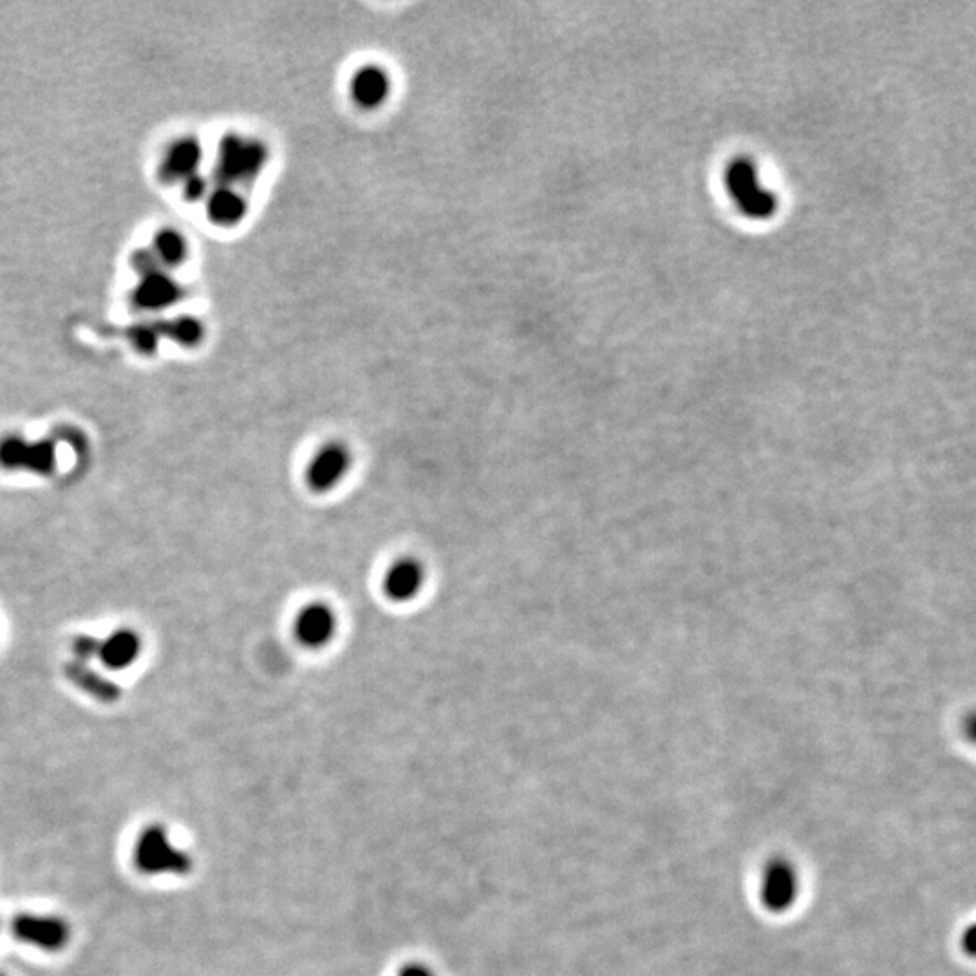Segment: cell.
Segmentation results:
<instances>
[{
    "label": "cell",
    "mask_w": 976,
    "mask_h": 976,
    "mask_svg": "<svg viewBox=\"0 0 976 976\" xmlns=\"http://www.w3.org/2000/svg\"><path fill=\"white\" fill-rule=\"evenodd\" d=\"M268 163L270 149L263 140L232 132L219 141L216 178L219 185L243 190L263 176Z\"/></svg>",
    "instance_id": "6da1fadb"
},
{
    "label": "cell",
    "mask_w": 976,
    "mask_h": 976,
    "mask_svg": "<svg viewBox=\"0 0 976 976\" xmlns=\"http://www.w3.org/2000/svg\"><path fill=\"white\" fill-rule=\"evenodd\" d=\"M132 859L138 872L143 875H176L183 877L192 872V857L172 843L169 830L163 825L145 826L136 837Z\"/></svg>",
    "instance_id": "7a4b0ae2"
},
{
    "label": "cell",
    "mask_w": 976,
    "mask_h": 976,
    "mask_svg": "<svg viewBox=\"0 0 976 976\" xmlns=\"http://www.w3.org/2000/svg\"><path fill=\"white\" fill-rule=\"evenodd\" d=\"M725 185L745 216L769 219L778 208L776 196L761 183L758 170L747 158H736L729 163L725 170Z\"/></svg>",
    "instance_id": "3957f363"
},
{
    "label": "cell",
    "mask_w": 976,
    "mask_h": 976,
    "mask_svg": "<svg viewBox=\"0 0 976 976\" xmlns=\"http://www.w3.org/2000/svg\"><path fill=\"white\" fill-rule=\"evenodd\" d=\"M355 456L348 443L329 440L313 452L304 467V483L313 494H331L348 479Z\"/></svg>",
    "instance_id": "277c9868"
},
{
    "label": "cell",
    "mask_w": 976,
    "mask_h": 976,
    "mask_svg": "<svg viewBox=\"0 0 976 976\" xmlns=\"http://www.w3.org/2000/svg\"><path fill=\"white\" fill-rule=\"evenodd\" d=\"M338 628L337 611L328 602H308L293 619V637L302 648L311 651L328 648L337 637Z\"/></svg>",
    "instance_id": "5b68a950"
},
{
    "label": "cell",
    "mask_w": 976,
    "mask_h": 976,
    "mask_svg": "<svg viewBox=\"0 0 976 976\" xmlns=\"http://www.w3.org/2000/svg\"><path fill=\"white\" fill-rule=\"evenodd\" d=\"M15 937L42 951H62L71 939V928L66 920L57 915L20 913L11 924Z\"/></svg>",
    "instance_id": "8992f818"
},
{
    "label": "cell",
    "mask_w": 976,
    "mask_h": 976,
    "mask_svg": "<svg viewBox=\"0 0 976 976\" xmlns=\"http://www.w3.org/2000/svg\"><path fill=\"white\" fill-rule=\"evenodd\" d=\"M395 89L391 71L378 62H366L351 73L348 80V93L351 102L364 109L376 111L384 107Z\"/></svg>",
    "instance_id": "52a82bcc"
},
{
    "label": "cell",
    "mask_w": 976,
    "mask_h": 976,
    "mask_svg": "<svg viewBox=\"0 0 976 976\" xmlns=\"http://www.w3.org/2000/svg\"><path fill=\"white\" fill-rule=\"evenodd\" d=\"M427 584V568L416 557H400L385 570L382 592L389 601L407 604L420 597Z\"/></svg>",
    "instance_id": "ba28073f"
},
{
    "label": "cell",
    "mask_w": 976,
    "mask_h": 976,
    "mask_svg": "<svg viewBox=\"0 0 976 976\" xmlns=\"http://www.w3.org/2000/svg\"><path fill=\"white\" fill-rule=\"evenodd\" d=\"M140 282L132 295L136 308L143 311H160L178 302L183 295L178 282L163 272L161 266H154L147 272L138 273Z\"/></svg>",
    "instance_id": "9c48e42d"
},
{
    "label": "cell",
    "mask_w": 976,
    "mask_h": 976,
    "mask_svg": "<svg viewBox=\"0 0 976 976\" xmlns=\"http://www.w3.org/2000/svg\"><path fill=\"white\" fill-rule=\"evenodd\" d=\"M203 163V147L194 138H181L169 145L160 165V178L169 185L185 183L199 174Z\"/></svg>",
    "instance_id": "30bf717a"
},
{
    "label": "cell",
    "mask_w": 976,
    "mask_h": 976,
    "mask_svg": "<svg viewBox=\"0 0 976 976\" xmlns=\"http://www.w3.org/2000/svg\"><path fill=\"white\" fill-rule=\"evenodd\" d=\"M248 198L241 188L217 185L210 188L207 196V216L210 223L219 228H234L248 216Z\"/></svg>",
    "instance_id": "8fae6325"
},
{
    "label": "cell",
    "mask_w": 976,
    "mask_h": 976,
    "mask_svg": "<svg viewBox=\"0 0 976 976\" xmlns=\"http://www.w3.org/2000/svg\"><path fill=\"white\" fill-rule=\"evenodd\" d=\"M0 463L6 467H26L37 472L53 470L55 447L51 443L29 445L17 438L0 443Z\"/></svg>",
    "instance_id": "7c38bea8"
},
{
    "label": "cell",
    "mask_w": 976,
    "mask_h": 976,
    "mask_svg": "<svg viewBox=\"0 0 976 976\" xmlns=\"http://www.w3.org/2000/svg\"><path fill=\"white\" fill-rule=\"evenodd\" d=\"M161 268H176L187 261L188 243L176 228H163L152 239L149 248Z\"/></svg>",
    "instance_id": "4fadbf2b"
},
{
    "label": "cell",
    "mask_w": 976,
    "mask_h": 976,
    "mask_svg": "<svg viewBox=\"0 0 976 976\" xmlns=\"http://www.w3.org/2000/svg\"><path fill=\"white\" fill-rule=\"evenodd\" d=\"M140 653V639L131 631H118L100 648V657L111 669L131 666Z\"/></svg>",
    "instance_id": "5bb4252c"
},
{
    "label": "cell",
    "mask_w": 976,
    "mask_h": 976,
    "mask_svg": "<svg viewBox=\"0 0 976 976\" xmlns=\"http://www.w3.org/2000/svg\"><path fill=\"white\" fill-rule=\"evenodd\" d=\"M167 329H169L170 338L176 340L178 344H183V346H198L199 342L205 337V328L203 324L199 322L198 319L194 317H181V319L174 320V322H169L167 324Z\"/></svg>",
    "instance_id": "9a60e30c"
},
{
    "label": "cell",
    "mask_w": 976,
    "mask_h": 976,
    "mask_svg": "<svg viewBox=\"0 0 976 976\" xmlns=\"http://www.w3.org/2000/svg\"><path fill=\"white\" fill-rule=\"evenodd\" d=\"M208 192H210L208 181L201 176V172L183 183V194L188 201H199V199L207 198Z\"/></svg>",
    "instance_id": "2e32d148"
},
{
    "label": "cell",
    "mask_w": 976,
    "mask_h": 976,
    "mask_svg": "<svg viewBox=\"0 0 976 976\" xmlns=\"http://www.w3.org/2000/svg\"><path fill=\"white\" fill-rule=\"evenodd\" d=\"M404 976H431L422 967H411L409 971H405Z\"/></svg>",
    "instance_id": "e0dca14e"
},
{
    "label": "cell",
    "mask_w": 976,
    "mask_h": 976,
    "mask_svg": "<svg viewBox=\"0 0 976 976\" xmlns=\"http://www.w3.org/2000/svg\"><path fill=\"white\" fill-rule=\"evenodd\" d=\"M0 976H4V975H2V973H0Z\"/></svg>",
    "instance_id": "ac0fdd59"
}]
</instances>
